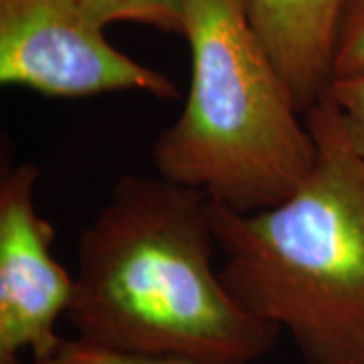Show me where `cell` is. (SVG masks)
Wrapping results in <instances>:
<instances>
[{
	"instance_id": "cell-1",
	"label": "cell",
	"mask_w": 364,
	"mask_h": 364,
	"mask_svg": "<svg viewBox=\"0 0 364 364\" xmlns=\"http://www.w3.org/2000/svg\"><path fill=\"white\" fill-rule=\"evenodd\" d=\"M210 198L124 176L81 233L67 320L77 338L203 364H253L279 328L247 312L213 267Z\"/></svg>"
},
{
	"instance_id": "cell-2",
	"label": "cell",
	"mask_w": 364,
	"mask_h": 364,
	"mask_svg": "<svg viewBox=\"0 0 364 364\" xmlns=\"http://www.w3.org/2000/svg\"><path fill=\"white\" fill-rule=\"evenodd\" d=\"M316 144L308 176L275 207L210 200L223 284L247 312L286 330L306 364L364 360V156L338 107L304 112Z\"/></svg>"
},
{
	"instance_id": "cell-3",
	"label": "cell",
	"mask_w": 364,
	"mask_h": 364,
	"mask_svg": "<svg viewBox=\"0 0 364 364\" xmlns=\"http://www.w3.org/2000/svg\"><path fill=\"white\" fill-rule=\"evenodd\" d=\"M182 35L191 85L152 146L158 174L239 213L284 203L312 170L316 144L247 0H186Z\"/></svg>"
},
{
	"instance_id": "cell-4",
	"label": "cell",
	"mask_w": 364,
	"mask_h": 364,
	"mask_svg": "<svg viewBox=\"0 0 364 364\" xmlns=\"http://www.w3.org/2000/svg\"><path fill=\"white\" fill-rule=\"evenodd\" d=\"M81 0H0V83L49 97L142 91L176 100L178 85L105 39Z\"/></svg>"
},
{
	"instance_id": "cell-5",
	"label": "cell",
	"mask_w": 364,
	"mask_h": 364,
	"mask_svg": "<svg viewBox=\"0 0 364 364\" xmlns=\"http://www.w3.org/2000/svg\"><path fill=\"white\" fill-rule=\"evenodd\" d=\"M41 170L33 162L4 168L0 178V364L49 356L61 342L75 277L51 255L55 227L35 207Z\"/></svg>"
},
{
	"instance_id": "cell-6",
	"label": "cell",
	"mask_w": 364,
	"mask_h": 364,
	"mask_svg": "<svg viewBox=\"0 0 364 364\" xmlns=\"http://www.w3.org/2000/svg\"><path fill=\"white\" fill-rule=\"evenodd\" d=\"M261 43L306 112L332 79L346 0H247Z\"/></svg>"
},
{
	"instance_id": "cell-7",
	"label": "cell",
	"mask_w": 364,
	"mask_h": 364,
	"mask_svg": "<svg viewBox=\"0 0 364 364\" xmlns=\"http://www.w3.org/2000/svg\"><path fill=\"white\" fill-rule=\"evenodd\" d=\"M97 25L138 23L166 33H181L186 0H81Z\"/></svg>"
},
{
	"instance_id": "cell-8",
	"label": "cell",
	"mask_w": 364,
	"mask_h": 364,
	"mask_svg": "<svg viewBox=\"0 0 364 364\" xmlns=\"http://www.w3.org/2000/svg\"><path fill=\"white\" fill-rule=\"evenodd\" d=\"M23 364V363H21ZM31 364H203L172 356V354H148V352L122 350L112 346H102L83 338L63 340L55 350L45 356L31 360Z\"/></svg>"
},
{
	"instance_id": "cell-9",
	"label": "cell",
	"mask_w": 364,
	"mask_h": 364,
	"mask_svg": "<svg viewBox=\"0 0 364 364\" xmlns=\"http://www.w3.org/2000/svg\"><path fill=\"white\" fill-rule=\"evenodd\" d=\"M324 95L338 107L350 142L364 156V67L330 79Z\"/></svg>"
},
{
	"instance_id": "cell-10",
	"label": "cell",
	"mask_w": 364,
	"mask_h": 364,
	"mask_svg": "<svg viewBox=\"0 0 364 364\" xmlns=\"http://www.w3.org/2000/svg\"><path fill=\"white\" fill-rule=\"evenodd\" d=\"M364 67V0H346L340 21L332 77Z\"/></svg>"
},
{
	"instance_id": "cell-11",
	"label": "cell",
	"mask_w": 364,
	"mask_h": 364,
	"mask_svg": "<svg viewBox=\"0 0 364 364\" xmlns=\"http://www.w3.org/2000/svg\"><path fill=\"white\" fill-rule=\"evenodd\" d=\"M356 364H364V360H363V363H356Z\"/></svg>"
}]
</instances>
